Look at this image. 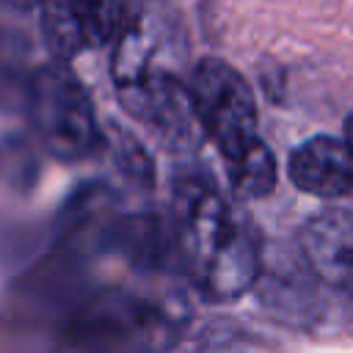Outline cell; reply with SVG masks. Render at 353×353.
<instances>
[{
	"instance_id": "cell-8",
	"label": "cell",
	"mask_w": 353,
	"mask_h": 353,
	"mask_svg": "<svg viewBox=\"0 0 353 353\" xmlns=\"http://www.w3.org/2000/svg\"><path fill=\"white\" fill-rule=\"evenodd\" d=\"M345 141L350 143V149H353V113L347 116V121H345Z\"/></svg>"
},
{
	"instance_id": "cell-4",
	"label": "cell",
	"mask_w": 353,
	"mask_h": 353,
	"mask_svg": "<svg viewBox=\"0 0 353 353\" xmlns=\"http://www.w3.org/2000/svg\"><path fill=\"white\" fill-rule=\"evenodd\" d=\"M41 33L58 61L113 41L127 19V0H39Z\"/></svg>"
},
{
	"instance_id": "cell-2",
	"label": "cell",
	"mask_w": 353,
	"mask_h": 353,
	"mask_svg": "<svg viewBox=\"0 0 353 353\" xmlns=\"http://www.w3.org/2000/svg\"><path fill=\"white\" fill-rule=\"evenodd\" d=\"M30 121L44 149L63 163L85 160L102 143L88 91L58 58L30 80Z\"/></svg>"
},
{
	"instance_id": "cell-7",
	"label": "cell",
	"mask_w": 353,
	"mask_h": 353,
	"mask_svg": "<svg viewBox=\"0 0 353 353\" xmlns=\"http://www.w3.org/2000/svg\"><path fill=\"white\" fill-rule=\"evenodd\" d=\"M226 165H229V182H232L234 196L259 199V196H268L276 185V163H273L270 149L262 141H256L243 157Z\"/></svg>"
},
{
	"instance_id": "cell-6",
	"label": "cell",
	"mask_w": 353,
	"mask_h": 353,
	"mask_svg": "<svg viewBox=\"0 0 353 353\" xmlns=\"http://www.w3.org/2000/svg\"><path fill=\"white\" fill-rule=\"evenodd\" d=\"M290 179L312 196H353V149L345 138L317 135L303 141L287 163Z\"/></svg>"
},
{
	"instance_id": "cell-3",
	"label": "cell",
	"mask_w": 353,
	"mask_h": 353,
	"mask_svg": "<svg viewBox=\"0 0 353 353\" xmlns=\"http://www.w3.org/2000/svg\"><path fill=\"white\" fill-rule=\"evenodd\" d=\"M188 102L226 163L243 157L256 138V99L248 80L221 58H201L190 72Z\"/></svg>"
},
{
	"instance_id": "cell-5",
	"label": "cell",
	"mask_w": 353,
	"mask_h": 353,
	"mask_svg": "<svg viewBox=\"0 0 353 353\" xmlns=\"http://www.w3.org/2000/svg\"><path fill=\"white\" fill-rule=\"evenodd\" d=\"M301 248L325 287L353 298V212L331 207L312 215L301 232Z\"/></svg>"
},
{
	"instance_id": "cell-1",
	"label": "cell",
	"mask_w": 353,
	"mask_h": 353,
	"mask_svg": "<svg viewBox=\"0 0 353 353\" xmlns=\"http://www.w3.org/2000/svg\"><path fill=\"white\" fill-rule=\"evenodd\" d=\"M176 243L193 284L232 301L254 287L262 270V245L254 221L210 179L185 176L174 193Z\"/></svg>"
}]
</instances>
